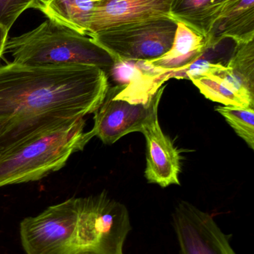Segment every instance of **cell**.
Returning <instances> with one entry per match:
<instances>
[{"instance_id": "1", "label": "cell", "mask_w": 254, "mask_h": 254, "mask_svg": "<svg viewBox=\"0 0 254 254\" xmlns=\"http://www.w3.org/2000/svg\"><path fill=\"white\" fill-rule=\"evenodd\" d=\"M109 89L108 77L92 65L0 66V121L28 135L95 113Z\"/></svg>"}, {"instance_id": "2", "label": "cell", "mask_w": 254, "mask_h": 254, "mask_svg": "<svg viewBox=\"0 0 254 254\" xmlns=\"http://www.w3.org/2000/svg\"><path fill=\"white\" fill-rule=\"evenodd\" d=\"M85 118L72 119L30 134L0 153V188L37 182L61 170L71 155L94 137Z\"/></svg>"}, {"instance_id": "3", "label": "cell", "mask_w": 254, "mask_h": 254, "mask_svg": "<svg viewBox=\"0 0 254 254\" xmlns=\"http://www.w3.org/2000/svg\"><path fill=\"white\" fill-rule=\"evenodd\" d=\"M4 53L12 62L34 66L92 65L110 75L111 55L89 36L47 19L28 32L8 37Z\"/></svg>"}, {"instance_id": "4", "label": "cell", "mask_w": 254, "mask_h": 254, "mask_svg": "<svg viewBox=\"0 0 254 254\" xmlns=\"http://www.w3.org/2000/svg\"><path fill=\"white\" fill-rule=\"evenodd\" d=\"M131 229L126 207L105 192L81 198L80 254H123L124 244Z\"/></svg>"}, {"instance_id": "5", "label": "cell", "mask_w": 254, "mask_h": 254, "mask_svg": "<svg viewBox=\"0 0 254 254\" xmlns=\"http://www.w3.org/2000/svg\"><path fill=\"white\" fill-rule=\"evenodd\" d=\"M80 209L81 198H71L24 219L19 234L25 254H80Z\"/></svg>"}, {"instance_id": "6", "label": "cell", "mask_w": 254, "mask_h": 254, "mask_svg": "<svg viewBox=\"0 0 254 254\" xmlns=\"http://www.w3.org/2000/svg\"><path fill=\"white\" fill-rule=\"evenodd\" d=\"M177 22L171 19L128 24L89 37L116 61H149L167 53L174 40Z\"/></svg>"}, {"instance_id": "7", "label": "cell", "mask_w": 254, "mask_h": 254, "mask_svg": "<svg viewBox=\"0 0 254 254\" xmlns=\"http://www.w3.org/2000/svg\"><path fill=\"white\" fill-rule=\"evenodd\" d=\"M165 86H162L147 104H131L115 97L109 87L105 98L94 113L92 131L104 144H113L134 131L143 132L145 127L158 118V107Z\"/></svg>"}, {"instance_id": "8", "label": "cell", "mask_w": 254, "mask_h": 254, "mask_svg": "<svg viewBox=\"0 0 254 254\" xmlns=\"http://www.w3.org/2000/svg\"><path fill=\"white\" fill-rule=\"evenodd\" d=\"M172 222L178 254H237L213 216L187 201L177 203Z\"/></svg>"}, {"instance_id": "9", "label": "cell", "mask_w": 254, "mask_h": 254, "mask_svg": "<svg viewBox=\"0 0 254 254\" xmlns=\"http://www.w3.org/2000/svg\"><path fill=\"white\" fill-rule=\"evenodd\" d=\"M171 2L172 0H99L92 11L88 36L120 25L171 19Z\"/></svg>"}, {"instance_id": "10", "label": "cell", "mask_w": 254, "mask_h": 254, "mask_svg": "<svg viewBox=\"0 0 254 254\" xmlns=\"http://www.w3.org/2000/svg\"><path fill=\"white\" fill-rule=\"evenodd\" d=\"M142 133L146 140L145 176L148 182L161 188L180 185V153L171 139L161 129L158 118L146 125Z\"/></svg>"}, {"instance_id": "11", "label": "cell", "mask_w": 254, "mask_h": 254, "mask_svg": "<svg viewBox=\"0 0 254 254\" xmlns=\"http://www.w3.org/2000/svg\"><path fill=\"white\" fill-rule=\"evenodd\" d=\"M237 44L254 40V0H228L206 40L207 49L223 39Z\"/></svg>"}, {"instance_id": "12", "label": "cell", "mask_w": 254, "mask_h": 254, "mask_svg": "<svg viewBox=\"0 0 254 254\" xmlns=\"http://www.w3.org/2000/svg\"><path fill=\"white\" fill-rule=\"evenodd\" d=\"M177 22L171 47L160 58L149 61L158 69L177 71L202 58L207 50L205 39L180 22Z\"/></svg>"}, {"instance_id": "13", "label": "cell", "mask_w": 254, "mask_h": 254, "mask_svg": "<svg viewBox=\"0 0 254 254\" xmlns=\"http://www.w3.org/2000/svg\"><path fill=\"white\" fill-rule=\"evenodd\" d=\"M208 72L223 79L254 107V40L237 44L227 65Z\"/></svg>"}, {"instance_id": "14", "label": "cell", "mask_w": 254, "mask_h": 254, "mask_svg": "<svg viewBox=\"0 0 254 254\" xmlns=\"http://www.w3.org/2000/svg\"><path fill=\"white\" fill-rule=\"evenodd\" d=\"M228 0H172L170 17L207 40Z\"/></svg>"}, {"instance_id": "15", "label": "cell", "mask_w": 254, "mask_h": 254, "mask_svg": "<svg viewBox=\"0 0 254 254\" xmlns=\"http://www.w3.org/2000/svg\"><path fill=\"white\" fill-rule=\"evenodd\" d=\"M97 1L99 0L36 1L32 8L40 10L47 19L88 36L91 16Z\"/></svg>"}, {"instance_id": "16", "label": "cell", "mask_w": 254, "mask_h": 254, "mask_svg": "<svg viewBox=\"0 0 254 254\" xmlns=\"http://www.w3.org/2000/svg\"><path fill=\"white\" fill-rule=\"evenodd\" d=\"M191 80L199 89L200 92L211 101L225 106L254 109L250 103L219 76L207 72L204 76L195 77Z\"/></svg>"}, {"instance_id": "17", "label": "cell", "mask_w": 254, "mask_h": 254, "mask_svg": "<svg viewBox=\"0 0 254 254\" xmlns=\"http://www.w3.org/2000/svg\"><path fill=\"white\" fill-rule=\"evenodd\" d=\"M216 111L225 118L230 126L254 149V109L235 106H219Z\"/></svg>"}, {"instance_id": "18", "label": "cell", "mask_w": 254, "mask_h": 254, "mask_svg": "<svg viewBox=\"0 0 254 254\" xmlns=\"http://www.w3.org/2000/svg\"><path fill=\"white\" fill-rule=\"evenodd\" d=\"M37 0H0V23L10 31L25 10L32 8Z\"/></svg>"}, {"instance_id": "19", "label": "cell", "mask_w": 254, "mask_h": 254, "mask_svg": "<svg viewBox=\"0 0 254 254\" xmlns=\"http://www.w3.org/2000/svg\"><path fill=\"white\" fill-rule=\"evenodd\" d=\"M8 30L0 23V61L4 54V48L8 39Z\"/></svg>"}, {"instance_id": "20", "label": "cell", "mask_w": 254, "mask_h": 254, "mask_svg": "<svg viewBox=\"0 0 254 254\" xmlns=\"http://www.w3.org/2000/svg\"><path fill=\"white\" fill-rule=\"evenodd\" d=\"M6 121H0V153L2 150V147L1 145V136L2 134L3 130H4V126H5Z\"/></svg>"}, {"instance_id": "21", "label": "cell", "mask_w": 254, "mask_h": 254, "mask_svg": "<svg viewBox=\"0 0 254 254\" xmlns=\"http://www.w3.org/2000/svg\"><path fill=\"white\" fill-rule=\"evenodd\" d=\"M79 254H96L89 253V252H85V253H81Z\"/></svg>"}, {"instance_id": "22", "label": "cell", "mask_w": 254, "mask_h": 254, "mask_svg": "<svg viewBox=\"0 0 254 254\" xmlns=\"http://www.w3.org/2000/svg\"><path fill=\"white\" fill-rule=\"evenodd\" d=\"M37 1H46V0H37Z\"/></svg>"}]
</instances>
